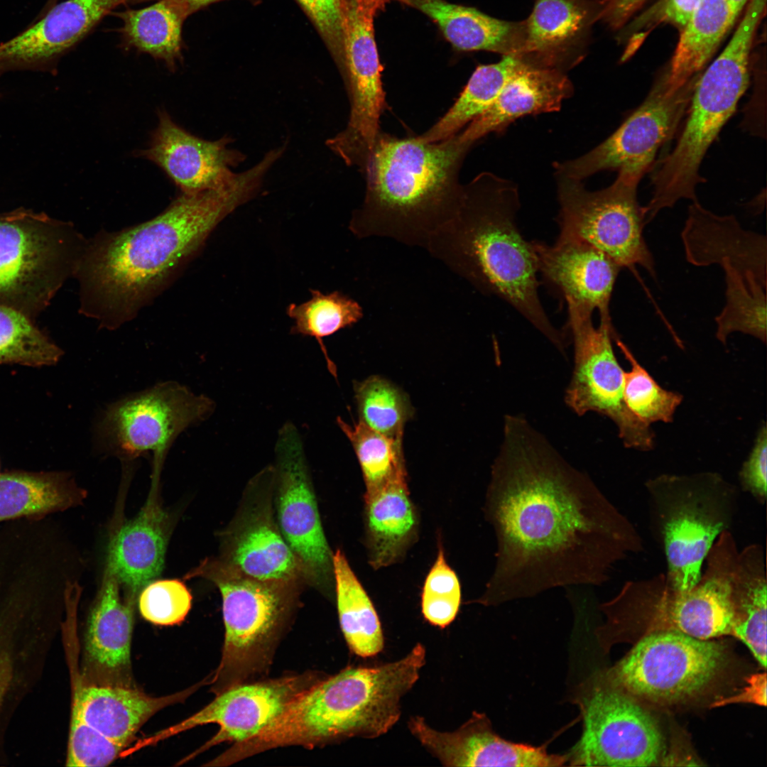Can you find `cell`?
Instances as JSON below:
<instances>
[{"instance_id": "6da1fadb", "label": "cell", "mask_w": 767, "mask_h": 767, "mask_svg": "<svg viewBox=\"0 0 767 767\" xmlns=\"http://www.w3.org/2000/svg\"><path fill=\"white\" fill-rule=\"evenodd\" d=\"M484 511L498 546L477 600L485 606L557 587L602 585L616 563L644 550L631 521L518 415L505 417Z\"/></svg>"}, {"instance_id": "7a4b0ae2", "label": "cell", "mask_w": 767, "mask_h": 767, "mask_svg": "<svg viewBox=\"0 0 767 767\" xmlns=\"http://www.w3.org/2000/svg\"><path fill=\"white\" fill-rule=\"evenodd\" d=\"M259 190L255 174L244 170L224 187L182 193L155 218L87 242L74 276L80 312L109 330L130 320L198 253L218 224Z\"/></svg>"}, {"instance_id": "3957f363", "label": "cell", "mask_w": 767, "mask_h": 767, "mask_svg": "<svg viewBox=\"0 0 767 767\" xmlns=\"http://www.w3.org/2000/svg\"><path fill=\"white\" fill-rule=\"evenodd\" d=\"M520 205L515 183L481 173L464 185L457 213L431 236L425 249L482 293L511 305L563 353L565 338L539 298L532 244L517 227Z\"/></svg>"}, {"instance_id": "277c9868", "label": "cell", "mask_w": 767, "mask_h": 767, "mask_svg": "<svg viewBox=\"0 0 767 767\" xmlns=\"http://www.w3.org/2000/svg\"><path fill=\"white\" fill-rule=\"evenodd\" d=\"M472 144L459 132L440 141L381 132L362 172L366 191L349 229L358 239L387 238L425 249L452 220L463 197L459 174Z\"/></svg>"}, {"instance_id": "5b68a950", "label": "cell", "mask_w": 767, "mask_h": 767, "mask_svg": "<svg viewBox=\"0 0 767 767\" xmlns=\"http://www.w3.org/2000/svg\"><path fill=\"white\" fill-rule=\"evenodd\" d=\"M426 652L418 643L403 658L347 668L303 690L268 727L278 746L312 747L387 733L401 717V700L419 678Z\"/></svg>"}, {"instance_id": "8992f818", "label": "cell", "mask_w": 767, "mask_h": 767, "mask_svg": "<svg viewBox=\"0 0 767 767\" xmlns=\"http://www.w3.org/2000/svg\"><path fill=\"white\" fill-rule=\"evenodd\" d=\"M738 553L732 533L724 531L710 548L705 570L691 589L674 588L665 573L626 582L600 605L606 621L597 628L599 633L611 643L636 628L643 634L669 630L703 640L733 636L730 582Z\"/></svg>"}, {"instance_id": "52a82bcc", "label": "cell", "mask_w": 767, "mask_h": 767, "mask_svg": "<svg viewBox=\"0 0 767 767\" xmlns=\"http://www.w3.org/2000/svg\"><path fill=\"white\" fill-rule=\"evenodd\" d=\"M766 5V0L749 2L728 44L701 72L677 144L652 176L653 195L643 207L646 223L681 199L697 201L696 186L705 181L702 161L749 85L752 45Z\"/></svg>"}, {"instance_id": "ba28073f", "label": "cell", "mask_w": 767, "mask_h": 767, "mask_svg": "<svg viewBox=\"0 0 767 767\" xmlns=\"http://www.w3.org/2000/svg\"><path fill=\"white\" fill-rule=\"evenodd\" d=\"M645 486L649 529L664 552L667 580L678 590H690L712 544L733 524L739 491L712 472L663 474Z\"/></svg>"}, {"instance_id": "9c48e42d", "label": "cell", "mask_w": 767, "mask_h": 767, "mask_svg": "<svg viewBox=\"0 0 767 767\" xmlns=\"http://www.w3.org/2000/svg\"><path fill=\"white\" fill-rule=\"evenodd\" d=\"M196 577L213 582L222 598L224 641L212 680L217 694L243 683L267 665L295 605L299 584L251 577L212 558L185 578Z\"/></svg>"}, {"instance_id": "30bf717a", "label": "cell", "mask_w": 767, "mask_h": 767, "mask_svg": "<svg viewBox=\"0 0 767 767\" xmlns=\"http://www.w3.org/2000/svg\"><path fill=\"white\" fill-rule=\"evenodd\" d=\"M86 244L70 223L45 213L0 214V305L35 319L75 276Z\"/></svg>"}, {"instance_id": "8fae6325", "label": "cell", "mask_w": 767, "mask_h": 767, "mask_svg": "<svg viewBox=\"0 0 767 767\" xmlns=\"http://www.w3.org/2000/svg\"><path fill=\"white\" fill-rule=\"evenodd\" d=\"M583 720L582 734L566 754L571 766H650L663 750L661 733L633 697L606 670L580 683L571 697Z\"/></svg>"}, {"instance_id": "7c38bea8", "label": "cell", "mask_w": 767, "mask_h": 767, "mask_svg": "<svg viewBox=\"0 0 767 767\" xmlns=\"http://www.w3.org/2000/svg\"><path fill=\"white\" fill-rule=\"evenodd\" d=\"M214 401L176 381H164L107 406L94 430L95 450L125 463L152 452L153 467H162L177 437L206 420Z\"/></svg>"}, {"instance_id": "4fadbf2b", "label": "cell", "mask_w": 767, "mask_h": 767, "mask_svg": "<svg viewBox=\"0 0 767 767\" xmlns=\"http://www.w3.org/2000/svg\"><path fill=\"white\" fill-rule=\"evenodd\" d=\"M557 176L560 212L557 239L585 242L622 267L639 265L655 276V266L643 236V207L637 199L640 178L618 172L614 182L590 191L582 180Z\"/></svg>"}, {"instance_id": "5bb4252c", "label": "cell", "mask_w": 767, "mask_h": 767, "mask_svg": "<svg viewBox=\"0 0 767 767\" xmlns=\"http://www.w3.org/2000/svg\"><path fill=\"white\" fill-rule=\"evenodd\" d=\"M630 651L606 670L611 682L632 697L673 703L702 692L726 659L719 642L676 631L645 633Z\"/></svg>"}, {"instance_id": "9a60e30c", "label": "cell", "mask_w": 767, "mask_h": 767, "mask_svg": "<svg viewBox=\"0 0 767 767\" xmlns=\"http://www.w3.org/2000/svg\"><path fill=\"white\" fill-rule=\"evenodd\" d=\"M567 326L574 342V368L565 402L578 415L597 412L611 420L625 447L653 449L654 433L627 408L623 394L624 370L613 349L616 334L611 317L592 323L593 310L566 301Z\"/></svg>"}, {"instance_id": "2e32d148", "label": "cell", "mask_w": 767, "mask_h": 767, "mask_svg": "<svg viewBox=\"0 0 767 767\" xmlns=\"http://www.w3.org/2000/svg\"><path fill=\"white\" fill-rule=\"evenodd\" d=\"M700 74L673 89L664 70L642 104L611 135L579 158L555 163V174L582 180L599 171L614 170L641 179L659 148L675 135Z\"/></svg>"}, {"instance_id": "e0dca14e", "label": "cell", "mask_w": 767, "mask_h": 767, "mask_svg": "<svg viewBox=\"0 0 767 767\" xmlns=\"http://www.w3.org/2000/svg\"><path fill=\"white\" fill-rule=\"evenodd\" d=\"M376 9L362 0H345L343 46L339 59L344 71L350 114L345 129L326 142L347 165L360 170L381 132L380 118L386 106L374 36L373 18Z\"/></svg>"}, {"instance_id": "ac0fdd59", "label": "cell", "mask_w": 767, "mask_h": 767, "mask_svg": "<svg viewBox=\"0 0 767 767\" xmlns=\"http://www.w3.org/2000/svg\"><path fill=\"white\" fill-rule=\"evenodd\" d=\"M276 521L305 582L322 591L334 587L333 555L327 541L298 428L286 422L275 447Z\"/></svg>"}, {"instance_id": "d6986e66", "label": "cell", "mask_w": 767, "mask_h": 767, "mask_svg": "<svg viewBox=\"0 0 767 767\" xmlns=\"http://www.w3.org/2000/svg\"><path fill=\"white\" fill-rule=\"evenodd\" d=\"M316 678L304 674L231 687L217 694L210 704L193 715L139 741L134 749L139 750L197 726L212 723L219 725L218 732L185 760L220 743L244 741L278 717L298 694L317 681Z\"/></svg>"}, {"instance_id": "ffe728a7", "label": "cell", "mask_w": 767, "mask_h": 767, "mask_svg": "<svg viewBox=\"0 0 767 767\" xmlns=\"http://www.w3.org/2000/svg\"><path fill=\"white\" fill-rule=\"evenodd\" d=\"M247 503L225 534L221 560L240 572L261 580L300 585L305 582L295 556L285 540L271 506L274 469L269 466L247 487Z\"/></svg>"}, {"instance_id": "44dd1931", "label": "cell", "mask_w": 767, "mask_h": 767, "mask_svg": "<svg viewBox=\"0 0 767 767\" xmlns=\"http://www.w3.org/2000/svg\"><path fill=\"white\" fill-rule=\"evenodd\" d=\"M230 143L228 137L207 141L192 135L161 111L149 146L139 154L158 165L183 193L194 194L221 188L235 178L232 168L245 157Z\"/></svg>"}, {"instance_id": "7402d4cb", "label": "cell", "mask_w": 767, "mask_h": 767, "mask_svg": "<svg viewBox=\"0 0 767 767\" xmlns=\"http://www.w3.org/2000/svg\"><path fill=\"white\" fill-rule=\"evenodd\" d=\"M601 11V0H535L525 21L526 38L521 56L537 67L565 72L584 58Z\"/></svg>"}, {"instance_id": "603a6c76", "label": "cell", "mask_w": 767, "mask_h": 767, "mask_svg": "<svg viewBox=\"0 0 767 767\" xmlns=\"http://www.w3.org/2000/svg\"><path fill=\"white\" fill-rule=\"evenodd\" d=\"M538 272L565 301L609 315V301L621 267L599 249L580 241L560 239L552 245L531 241Z\"/></svg>"}, {"instance_id": "cb8c5ba5", "label": "cell", "mask_w": 767, "mask_h": 767, "mask_svg": "<svg viewBox=\"0 0 767 767\" xmlns=\"http://www.w3.org/2000/svg\"><path fill=\"white\" fill-rule=\"evenodd\" d=\"M681 236L692 265L729 263L744 276H755L766 285V239L744 229L734 215H718L692 202Z\"/></svg>"}, {"instance_id": "d4e9b609", "label": "cell", "mask_w": 767, "mask_h": 767, "mask_svg": "<svg viewBox=\"0 0 767 767\" xmlns=\"http://www.w3.org/2000/svg\"><path fill=\"white\" fill-rule=\"evenodd\" d=\"M152 479L145 505L114 533L109 546L107 566L132 601L160 575L164 565L169 523L158 500L159 479Z\"/></svg>"}, {"instance_id": "484cf974", "label": "cell", "mask_w": 767, "mask_h": 767, "mask_svg": "<svg viewBox=\"0 0 767 767\" xmlns=\"http://www.w3.org/2000/svg\"><path fill=\"white\" fill-rule=\"evenodd\" d=\"M573 92L565 72L537 67L524 60L493 104L459 132L460 137L474 145L489 134L504 131L521 117L558 111Z\"/></svg>"}, {"instance_id": "4316f807", "label": "cell", "mask_w": 767, "mask_h": 767, "mask_svg": "<svg viewBox=\"0 0 767 767\" xmlns=\"http://www.w3.org/2000/svg\"><path fill=\"white\" fill-rule=\"evenodd\" d=\"M118 0H66L36 23L0 45V65H31L51 60L82 39Z\"/></svg>"}, {"instance_id": "83f0119b", "label": "cell", "mask_w": 767, "mask_h": 767, "mask_svg": "<svg viewBox=\"0 0 767 767\" xmlns=\"http://www.w3.org/2000/svg\"><path fill=\"white\" fill-rule=\"evenodd\" d=\"M364 531L369 562L375 570L398 562L417 539L419 518L410 499L406 470L365 492Z\"/></svg>"}, {"instance_id": "f1b7e54d", "label": "cell", "mask_w": 767, "mask_h": 767, "mask_svg": "<svg viewBox=\"0 0 767 767\" xmlns=\"http://www.w3.org/2000/svg\"><path fill=\"white\" fill-rule=\"evenodd\" d=\"M191 692L187 690L156 697L119 685L91 684L76 690L72 707L89 725L126 746L156 712L181 701Z\"/></svg>"}, {"instance_id": "f546056e", "label": "cell", "mask_w": 767, "mask_h": 767, "mask_svg": "<svg viewBox=\"0 0 767 767\" xmlns=\"http://www.w3.org/2000/svg\"><path fill=\"white\" fill-rule=\"evenodd\" d=\"M431 18L444 36L462 51L485 50L503 55H521L525 48V21L511 22L489 16L476 9L444 0H410Z\"/></svg>"}, {"instance_id": "4dcf8cb0", "label": "cell", "mask_w": 767, "mask_h": 767, "mask_svg": "<svg viewBox=\"0 0 767 767\" xmlns=\"http://www.w3.org/2000/svg\"><path fill=\"white\" fill-rule=\"evenodd\" d=\"M119 584L107 566L87 626V659L97 670L108 675L124 673L131 664L134 602L121 600Z\"/></svg>"}, {"instance_id": "1f68e13d", "label": "cell", "mask_w": 767, "mask_h": 767, "mask_svg": "<svg viewBox=\"0 0 767 767\" xmlns=\"http://www.w3.org/2000/svg\"><path fill=\"white\" fill-rule=\"evenodd\" d=\"M767 580L763 548L753 543L739 550L730 582L733 636L766 666Z\"/></svg>"}, {"instance_id": "d6a6232c", "label": "cell", "mask_w": 767, "mask_h": 767, "mask_svg": "<svg viewBox=\"0 0 767 767\" xmlns=\"http://www.w3.org/2000/svg\"><path fill=\"white\" fill-rule=\"evenodd\" d=\"M85 496L65 472L0 474V522L44 518L79 505Z\"/></svg>"}, {"instance_id": "836d02e7", "label": "cell", "mask_w": 767, "mask_h": 767, "mask_svg": "<svg viewBox=\"0 0 767 767\" xmlns=\"http://www.w3.org/2000/svg\"><path fill=\"white\" fill-rule=\"evenodd\" d=\"M737 17L727 0H700L681 30L672 59L665 69L671 87L678 88L701 73Z\"/></svg>"}, {"instance_id": "e575fe53", "label": "cell", "mask_w": 767, "mask_h": 767, "mask_svg": "<svg viewBox=\"0 0 767 767\" xmlns=\"http://www.w3.org/2000/svg\"><path fill=\"white\" fill-rule=\"evenodd\" d=\"M333 567L338 615L345 640L356 655L374 656L384 644L376 610L340 550L334 553Z\"/></svg>"}, {"instance_id": "d590c367", "label": "cell", "mask_w": 767, "mask_h": 767, "mask_svg": "<svg viewBox=\"0 0 767 767\" xmlns=\"http://www.w3.org/2000/svg\"><path fill=\"white\" fill-rule=\"evenodd\" d=\"M523 62L519 55H509L498 62L479 65L452 106L418 138L437 142L460 131L493 104Z\"/></svg>"}, {"instance_id": "8d00e7d4", "label": "cell", "mask_w": 767, "mask_h": 767, "mask_svg": "<svg viewBox=\"0 0 767 767\" xmlns=\"http://www.w3.org/2000/svg\"><path fill=\"white\" fill-rule=\"evenodd\" d=\"M115 15L122 22L121 33L127 45L163 60L170 68L181 60L185 19L164 0Z\"/></svg>"}, {"instance_id": "74e56055", "label": "cell", "mask_w": 767, "mask_h": 767, "mask_svg": "<svg viewBox=\"0 0 767 767\" xmlns=\"http://www.w3.org/2000/svg\"><path fill=\"white\" fill-rule=\"evenodd\" d=\"M310 293L308 300L299 305L291 303L286 309L293 320L290 334L314 337L330 373L337 376L336 366L327 354L323 338L359 322L364 316L363 308L359 302L338 290L325 294L313 289Z\"/></svg>"}, {"instance_id": "f35d334b", "label": "cell", "mask_w": 767, "mask_h": 767, "mask_svg": "<svg viewBox=\"0 0 767 767\" xmlns=\"http://www.w3.org/2000/svg\"><path fill=\"white\" fill-rule=\"evenodd\" d=\"M725 273L726 304L715 317L717 339L726 344L735 332L766 342V285L755 276H744L729 263L722 266Z\"/></svg>"}, {"instance_id": "ab89813d", "label": "cell", "mask_w": 767, "mask_h": 767, "mask_svg": "<svg viewBox=\"0 0 767 767\" xmlns=\"http://www.w3.org/2000/svg\"><path fill=\"white\" fill-rule=\"evenodd\" d=\"M62 354L34 319L0 305V364L50 366L57 364Z\"/></svg>"}, {"instance_id": "60d3db41", "label": "cell", "mask_w": 767, "mask_h": 767, "mask_svg": "<svg viewBox=\"0 0 767 767\" xmlns=\"http://www.w3.org/2000/svg\"><path fill=\"white\" fill-rule=\"evenodd\" d=\"M337 422L355 451L363 474L365 492L380 488L406 471L403 439L381 434L360 421L352 425L338 418Z\"/></svg>"}, {"instance_id": "b9f144b4", "label": "cell", "mask_w": 767, "mask_h": 767, "mask_svg": "<svg viewBox=\"0 0 767 767\" xmlns=\"http://www.w3.org/2000/svg\"><path fill=\"white\" fill-rule=\"evenodd\" d=\"M359 421L371 429L393 438L403 439L406 423L413 415L406 394L379 376H371L354 384Z\"/></svg>"}, {"instance_id": "7bdbcfd3", "label": "cell", "mask_w": 767, "mask_h": 767, "mask_svg": "<svg viewBox=\"0 0 767 767\" xmlns=\"http://www.w3.org/2000/svg\"><path fill=\"white\" fill-rule=\"evenodd\" d=\"M614 339L631 365L630 370L624 371L623 394L629 410L649 425L656 422H672L677 408L683 400L682 396L662 388L617 334Z\"/></svg>"}, {"instance_id": "ee69618b", "label": "cell", "mask_w": 767, "mask_h": 767, "mask_svg": "<svg viewBox=\"0 0 767 767\" xmlns=\"http://www.w3.org/2000/svg\"><path fill=\"white\" fill-rule=\"evenodd\" d=\"M459 578L448 565L439 543L436 559L430 569L421 592V611L431 625L444 629L456 618L461 604Z\"/></svg>"}, {"instance_id": "f6af8a7d", "label": "cell", "mask_w": 767, "mask_h": 767, "mask_svg": "<svg viewBox=\"0 0 767 767\" xmlns=\"http://www.w3.org/2000/svg\"><path fill=\"white\" fill-rule=\"evenodd\" d=\"M192 594L185 584L176 579L151 582L138 597V609L148 621L160 626L180 624L192 606Z\"/></svg>"}, {"instance_id": "bcb514c9", "label": "cell", "mask_w": 767, "mask_h": 767, "mask_svg": "<svg viewBox=\"0 0 767 767\" xmlns=\"http://www.w3.org/2000/svg\"><path fill=\"white\" fill-rule=\"evenodd\" d=\"M70 727L67 766H106L125 749L89 725L74 707Z\"/></svg>"}, {"instance_id": "7dc6e473", "label": "cell", "mask_w": 767, "mask_h": 767, "mask_svg": "<svg viewBox=\"0 0 767 767\" xmlns=\"http://www.w3.org/2000/svg\"><path fill=\"white\" fill-rule=\"evenodd\" d=\"M700 0H658L637 16L628 28L630 35L621 61L628 60L647 35L662 23L672 24L682 30L687 23Z\"/></svg>"}, {"instance_id": "c3c4849f", "label": "cell", "mask_w": 767, "mask_h": 767, "mask_svg": "<svg viewBox=\"0 0 767 767\" xmlns=\"http://www.w3.org/2000/svg\"><path fill=\"white\" fill-rule=\"evenodd\" d=\"M298 1L339 58L343 46L345 0Z\"/></svg>"}, {"instance_id": "681fc988", "label": "cell", "mask_w": 767, "mask_h": 767, "mask_svg": "<svg viewBox=\"0 0 767 767\" xmlns=\"http://www.w3.org/2000/svg\"><path fill=\"white\" fill-rule=\"evenodd\" d=\"M767 430L766 423L760 427L752 450L743 463L739 479L743 490L763 504L767 496Z\"/></svg>"}, {"instance_id": "f907efd6", "label": "cell", "mask_w": 767, "mask_h": 767, "mask_svg": "<svg viewBox=\"0 0 767 767\" xmlns=\"http://www.w3.org/2000/svg\"><path fill=\"white\" fill-rule=\"evenodd\" d=\"M745 686L739 694L719 700L712 704L713 707H719L731 703H752L759 706H766V674L756 673L751 675Z\"/></svg>"}, {"instance_id": "816d5d0a", "label": "cell", "mask_w": 767, "mask_h": 767, "mask_svg": "<svg viewBox=\"0 0 767 767\" xmlns=\"http://www.w3.org/2000/svg\"><path fill=\"white\" fill-rule=\"evenodd\" d=\"M185 20L190 14L220 0H164Z\"/></svg>"}, {"instance_id": "f5cc1de1", "label": "cell", "mask_w": 767, "mask_h": 767, "mask_svg": "<svg viewBox=\"0 0 767 767\" xmlns=\"http://www.w3.org/2000/svg\"><path fill=\"white\" fill-rule=\"evenodd\" d=\"M11 678L10 659L4 653L0 652V705L9 687Z\"/></svg>"}, {"instance_id": "db71d44e", "label": "cell", "mask_w": 767, "mask_h": 767, "mask_svg": "<svg viewBox=\"0 0 767 767\" xmlns=\"http://www.w3.org/2000/svg\"><path fill=\"white\" fill-rule=\"evenodd\" d=\"M734 13L736 17L739 16L744 8L747 6L750 0H727Z\"/></svg>"}, {"instance_id": "11a10c76", "label": "cell", "mask_w": 767, "mask_h": 767, "mask_svg": "<svg viewBox=\"0 0 767 767\" xmlns=\"http://www.w3.org/2000/svg\"><path fill=\"white\" fill-rule=\"evenodd\" d=\"M362 1L367 3V4H369L373 5L376 9H378V8H380L382 5H384V4L385 2H386L388 0H362Z\"/></svg>"}, {"instance_id": "9f6ffc18", "label": "cell", "mask_w": 767, "mask_h": 767, "mask_svg": "<svg viewBox=\"0 0 767 767\" xmlns=\"http://www.w3.org/2000/svg\"><path fill=\"white\" fill-rule=\"evenodd\" d=\"M118 1H120V2L121 3V4H124V3H125V2H127V1H143V0H118Z\"/></svg>"}]
</instances>
